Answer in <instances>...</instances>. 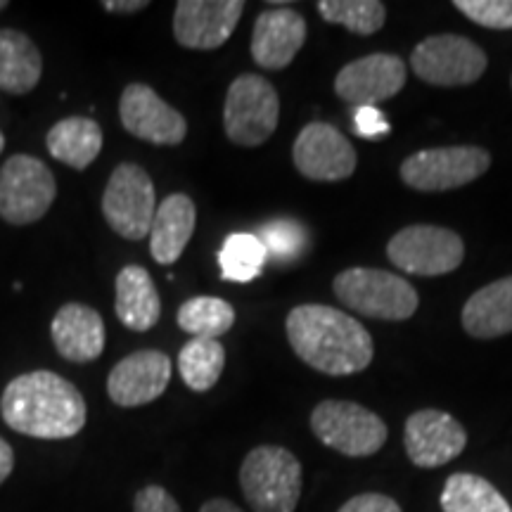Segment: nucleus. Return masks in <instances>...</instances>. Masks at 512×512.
I'll return each mask as SVG.
<instances>
[{
    "instance_id": "obj_1",
    "label": "nucleus",
    "mask_w": 512,
    "mask_h": 512,
    "mask_svg": "<svg viewBox=\"0 0 512 512\" xmlns=\"http://www.w3.org/2000/svg\"><path fill=\"white\" fill-rule=\"evenodd\" d=\"M285 330L294 354L323 375H354L373 363L375 344L370 332L349 313L332 306H294L287 313Z\"/></svg>"
},
{
    "instance_id": "obj_2",
    "label": "nucleus",
    "mask_w": 512,
    "mask_h": 512,
    "mask_svg": "<svg viewBox=\"0 0 512 512\" xmlns=\"http://www.w3.org/2000/svg\"><path fill=\"white\" fill-rule=\"evenodd\" d=\"M0 415L17 434L34 439H72L86 427V399L53 370H31L8 382Z\"/></svg>"
},
{
    "instance_id": "obj_3",
    "label": "nucleus",
    "mask_w": 512,
    "mask_h": 512,
    "mask_svg": "<svg viewBox=\"0 0 512 512\" xmlns=\"http://www.w3.org/2000/svg\"><path fill=\"white\" fill-rule=\"evenodd\" d=\"M302 484V463L283 446H256L240 465L242 496L254 512H294Z\"/></svg>"
},
{
    "instance_id": "obj_4",
    "label": "nucleus",
    "mask_w": 512,
    "mask_h": 512,
    "mask_svg": "<svg viewBox=\"0 0 512 512\" xmlns=\"http://www.w3.org/2000/svg\"><path fill=\"white\" fill-rule=\"evenodd\" d=\"M335 297L366 318L408 320L418 311L420 297L401 275L380 268H347L335 275Z\"/></svg>"
},
{
    "instance_id": "obj_5",
    "label": "nucleus",
    "mask_w": 512,
    "mask_h": 512,
    "mask_svg": "<svg viewBox=\"0 0 512 512\" xmlns=\"http://www.w3.org/2000/svg\"><path fill=\"white\" fill-rule=\"evenodd\" d=\"M280 121V98L273 83L259 74H240L228 86L223 131L230 143L259 147L273 136Z\"/></svg>"
},
{
    "instance_id": "obj_6",
    "label": "nucleus",
    "mask_w": 512,
    "mask_h": 512,
    "mask_svg": "<svg viewBox=\"0 0 512 512\" xmlns=\"http://www.w3.org/2000/svg\"><path fill=\"white\" fill-rule=\"evenodd\" d=\"M311 432L323 446L349 458L375 456L389 430L380 415L354 401H320L311 413Z\"/></svg>"
},
{
    "instance_id": "obj_7",
    "label": "nucleus",
    "mask_w": 512,
    "mask_h": 512,
    "mask_svg": "<svg viewBox=\"0 0 512 512\" xmlns=\"http://www.w3.org/2000/svg\"><path fill=\"white\" fill-rule=\"evenodd\" d=\"M157 211L155 183L140 164L124 162L102 192V216L119 238L138 242L150 235Z\"/></svg>"
},
{
    "instance_id": "obj_8",
    "label": "nucleus",
    "mask_w": 512,
    "mask_h": 512,
    "mask_svg": "<svg viewBox=\"0 0 512 512\" xmlns=\"http://www.w3.org/2000/svg\"><path fill=\"white\" fill-rule=\"evenodd\" d=\"M57 197L55 174L46 162L15 155L0 169V219L10 226L41 221Z\"/></svg>"
},
{
    "instance_id": "obj_9",
    "label": "nucleus",
    "mask_w": 512,
    "mask_h": 512,
    "mask_svg": "<svg viewBox=\"0 0 512 512\" xmlns=\"http://www.w3.org/2000/svg\"><path fill=\"white\" fill-rule=\"evenodd\" d=\"M491 166V155L477 145L430 147L406 157L401 178L408 188L420 192H446L477 181Z\"/></svg>"
},
{
    "instance_id": "obj_10",
    "label": "nucleus",
    "mask_w": 512,
    "mask_h": 512,
    "mask_svg": "<svg viewBox=\"0 0 512 512\" xmlns=\"http://www.w3.org/2000/svg\"><path fill=\"white\" fill-rule=\"evenodd\" d=\"M486 53L470 38L437 34L418 43L411 53V67L430 86H470L486 72Z\"/></svg>"
},
{
    "instance_id": "obj_11",
    "label": "nucleus",
    "mask_w": 512,
    "mask_h": 512,
    "mask_svg": "<svg viewBox=\"0 0 512 512\" xmlns=\"http://www.w3.org/2000/svg\"><path fill=\"white\" fill-rule=\"evenodd\" d=\"M389 261L411 275H446L463 264L465 245L458 233L441 226H408L399 230L387 245Z\"/></svg>"
},
{
    "instance_id": "obj_12",
    "label": "nucleus",
    "mask_w": 512,
    "mask_h": 512,
    "mask_svg": "<svg viewBox=\"0 0 512 512\" xmlns=\"http://www.w3.org/2000/svg\"><path fill=\"white\" fill-rule=\"evenodd\" d=\"M119 119L126 133L150 145H181L188 136V121L176 107L159 98L147 83H128L119 98Z\"/></svg>"
},
{
    "instance_id": "obj_13",
    "label": "nucleus",
    "mask_w": 512,
    "mask_h": 512,
    "mask_svg": "<svg viewBox=\"0 0 512 512\" xmlns=\"http://www.w3.org/2000/svg\"><path fill=\"white\" fill-rule=\"evenodd\" d=\"M292 159L299 174L318 183L347 181L358 162L349 138L323 121H313L299 131L292 147Z\"/></svg>"
},
{
    "instance_id": "obj_14",
    "label": "nucleus",
    "mask_w": 512,
    "mask_h": 512,
    "mask_svg": "<svg viewBox=\"0 0 512 512\" xmlns=\"http://www.w3.org/2000/svg\"><path fill=\"white\" fill-rule=\"evenodd\" d=\"M408 72L401 57L373 53L344 64L335 79V93L356 107H375L394 98L406 86Z\"/></svg>"
},
{
    "instance_id": "obj_15",
    "label": "nucleus",
    "mask_w": 512,
    "mask_h": 512,
    "mask_svg": "<svg viewBox=\"0 0 512 512\" xmlns=\"http://www.w3.org/2000/svg\"><path fill=\"white\" fill-rule=\"evenodd\" d=\"M242 12V0H181L174 10V38L188 50H216L233 36Z\"/></svg>"
},
{
    "instance_id": "obj_16",
    "label": "nucleus",
    "mask_w": 512,
    "mask_h": 512,
    "mask_svg": "<svg viewBox=\"0 0 512 512\" xmlns=\"http://www.w3.org/2000/svg\"><path fill=\"white\" fill-rule=\"evenodd\" d=\"M171 382V358L159 349L133 351L107 375V396L119 408H140L157 401Z\"/></svg>"
},
{
    "instance_id": "obj_17",
    "label": "nucleus",
    "mask_w": 512,
    "mask_h": 512,
    "mask_svg": "<svg viewBox=\"0 0 512 512\" xmlns=\"http://www.w3.org/2000/svg\"><path fill=\"white\" fill-rule=\"evenodd\" d=\"M403 444L413 465L432 470L451 463L463 453L467 432L453 415L437 408H425L406 420Z\"/></svg>"
},
{
    "instance_id": "obj_18",
    "label": "nucleus",
    "mask_w": 512,
    "mask_h": 512,
    "mask_svg": "<svg viewBox=\"0 0 512 512\" xmlns=\"http://www.w3.org/2000/svg\"><path fill=\"white\" fill-rule=\"evenodd\" d=\"M306 41V19L292 8L264 10L254 22L252 60L268 72L290 67Z\"/></svg>"
},
{
    "instance_id": "obj_19",
    "label": "nucleus",
    "mask_w": 512,
    "mask_h": 512,
    "mask_svg": "<svg viewBox=\"0 0 512 512\" xmlns=\"http://www.w3.org/2000/svg\"><path fill=\"white\" fill-rule=\"evenodd\" d=\"M55 351L69 363L98 361L105 351V320L81 302L64 304L50 323Z\"/></svg>"
},
{
    "instance_id": "obj_20",
    "label": "nucleus",
    "mask_w": 512,
    "mask_h": 512,
    "mask_svg": "<svg viewBox=\"0 0 512 512\" xmlns=\"http://www.w3.org/2000/svg\"><path fill=\"white\" fill-rule=\"evenodd\" d=\"M197 209L185 192H174L157 204L150 228V254L159 266H171L181 259L195 233Z\"/></svg>"
},
{
    "instance_id": "obj_21",
    "label": "nucleus",
    "mask_w": 512,
    "mask_h": 512,
    "mask_svg": "<svg viewBox=\"0 0 512 512\" xmlns=\"http://www.w3.org/2000/svg\"><path fill=\"white\" fill-rule=\"evenodd\" d=\"M117 299L114 309L124 328L133 332L152 330L162 318V299L155 287V280L147 273V268L128 264L117 275Z\"/></svg>"
},
{
    "instance_id": "obj_22",
    "label": "nucleus",
    "mask_w": 512,
    "mask_h": 512,
    "mask_svg": "<svg viewBox=\"0 0 512 512\" xmlns=\"http://www.w3.org/2000/svg\"><path fill=\"white\" fill-rule=\"evenodd\" d=\"M460 320L467 335L475 339H496L512 332V275L472 294Z\"/></svg>"
},
{
    "instance_id": "obj_23",
    "label": "nucleus",
    "mask_w": 512,
    "mask_h": 512,
    "mask_svg": "<svg viewBox=\"0 0 512 512\" xmlns=\"http://www.w3.org/2000/svg\"><path fill=\"white\" fill-rule=\"evenodd\" d=\"M43 74V57L36 43L17 29H0V91L27 95Z\"/></svg>"
},
{
    "instance_id": "obj_24",
    "label": "nucleus",
    "mask_w": 512,
    "mask_h": 512,
    "mask_svg": "<svg viewBox=\"0 0 512 512\" xmlns=\"http://www.w3.org/2000/svg\"><path fill=\"white\" fill-rule=\"evenodd\" d=\"M102 128L98 121L88 117H67L50 126L46 136V147L50 157L72 166L76 171L88 169L102 152Z\"/></svg>"
},
{
    "instance_id": "obj_25",
    "label": "nucleus",
    "mask_w": 512,
    "mask_h": 512,
    "mask_svg": "<svg viewBox=\"0 0 512 512\" xmlns=\"http://www.w3.org/2000/svg\"><path fill=\"white\" fill-rule=\"evenodd\" d=\"M444 512H512L501 491L484 477L472 472H456L446 479L441 491Z\"/></svg>"
},
{
    "instance_id": "obj_26",
    "label": "nucleus",
    "mask_w": 512,
    "mask_h": 512,
    "mask_svg": "<svg viewBox=\"0 0 512 512\" xmlns=\"http://www.w3.org/2000/svg\"><path fill=\"white\" fill-rule=\"evenodd\" d=\"M226 368V349L219 339L190 337L178 354V373L192 392H209Z\"/></svg>"
},
{
    "instance_id": "obj_27",
    "label": "nucleus",
    "mask_w": 512,
    "mask_h": 512,
    "mask_svg": "<svg viewBox=\"0 0 512 512\" xmlns=\"http://www.w3.org/2000/svg\"><path fill=\"white\" fill-rule=\"evenodd\" d=\"M176 323L192 337L219 339L235 325V309L226 299L202 294V297H192L181 304Z\"/></svg>"
},
{
    "instance_id": "obj_28",
    "label": "nucleus",
    "mask_w": 512,
    "mask_h": 512,
    "mask_svg": "<svg viewBox=\"0 0 512 512\" xmlns=\"http://www.w3.org/2000/svg\"><path fill=\"white\" fill-rule=\"evenodd\" d=\"M266 261L268 252L264 242L252 233H233L219 252L223 280H230V283H252L256 275L264 271Z\"/></svg>"
},
{
    "instance_id": "obj_29",
    "label": "nucleus",
    "mask_w": 512,
    "mask_h": 512,
    "mask_svg": "<svg viewBox=\"0 0 512 512\" xmlns=\"http://www.w3.org/2000/svg\"><path fill=\"white\" fill-rule=\"evenodd\" d=\"M318 15L325 22L349 29L351 34L373 36L384 27L387 5L380 0H320Z\"/></svg>"
},
{
    "instance_id": "obj_30",
    "label": "nucleus",
    "mask_w": 512,
    "mask_h": 512,
    "mask_svg": "<svg viewBox=\"0 0 512 512\" xmlns=\"http://www.w3.org/2000/svg\"><path fill=\"white\" fill-rule=\"evenodd\" d=\"M306 228L294 219L268 221L259 230V240L264 242L268 256L278 261H294L306 249Z\"/></svg>"
},
{
    "instance_id": "obj_31",
    "label": "nucleus",
    "mask_w": 512,
    "mask_h": 512,
    "mask_svg": "<svg viewBox=\"0 0 512 512\" xmlns=\"http://www.w3.org/2000/svg\"><path fill=\"white\" fill-rule=\"evenodd\" d=\"M456 10L484 29H512V0H456Z\"/></svg>"
},
{
    "instance_id": "obj_32",
    "label": "nucleus",
    "mask_w": 512,
    "mask_h": 512,
    "mask_svg": "<svg viewBox=\"0 0 512 512\" xmlns=\"http://www.w3.org/2000/svg\"><path fill=\"white\" fill-rule=\"evenodd\" d=\"M133 512H183L181 505L164 486L147 484L133 498Z\"/></svg>"
},
{
    "instance_id": "obj_33",
    "label": "nucleus",
    "mask_w": 512,
    "mask_h": 512,
    "mask_svg": "<svg viewBox=\"0 0 512 512\" xmlns=\"http://www.w3.org/2000/svg\"><path fill=\"white\" fill-rule=\"evenodd\" d=\"M337 512H403L394 498L384 494H361L349 498Z\"/></svg>"
},
{
    "instance_id": "obj_34",
    "label": "nucleus",
    "mask_w": 512,
    "mask_h": 512,
    "mask_svg": "<svg viewBox=\"0 0 512 512\" xmlns=\"http://www.w3.org/2000/svg\"><path fill=\"white\" fill-rule=\"evenodd\" d=\"M354 131L363 138H380L389 133V124L377 107H358Z\"/></svg>"
},
{
    "instance_id": "obj_35",
    "label": "nucleus",
    "mask_w": 512,
    "mask_h": 512,
    "mask_svg": "<svg viewBox=\"0 0 512 512\" xmlns=\"http://www.w3.org/2000/svg\"><path fill=\"white\" fill-rule=\"evenodd\" d=\"M147 5H150L147 0H105L102 8L112 12V15H136V12L145 10Z\"/></svg>"
},
{
    "instance_id": "obj_36",
    "label": "nucleus",
    "mask_w": 512,
    "mask_h": 512,
    "mask_svg": "<svg viewBox=\"0 0 512 512\" xmlns=\"http://www.w3.org/2000/svg\"><path fill=\"white\" fill-rule=\"evenodd\" d=\"M12 470H15V451L8 441L0 437V484L12 475Z\"/></svg>"
},
{
    "instance_id": "obj_37",
    "label": "nucleus",
    "mask_w": 512,
    "mask_h": 512,
    "mask_svg": "<svg viewBox=\"0 0 512 512\" xmlns=\"http://www.w3.org/2000/svg\"><path fill=\"white\" fill-rule=\"evenodd\" d=\"M200 512H245L240 508V505H235L233 501H228V498H211L200 508Z\"/></svg>"
},
{
    "instance_id": "obj_38",
    "label": "nucleus",
    "mask_w": 512,
    "mask_h": 512,
    "mask_svg": "<svg viewBox=\"0 0 512 512\" xmlns=\"http://www.w3.org/2000/svg\"><path fill=\"white\" fill-rule=\"evenodd\" d=\"M5 150V136H3V131H0V152Z\"/></svg>"
},
{
    "instance_id": "obj_39",
    "label": "nucleus",
    "mask_w": 512,
    "mask_h": 512,
    "mask_svg": "<svg viewBox=\"0 0 512 512\" xmlns=\"http://www.w3.org/2000/svg\"><path fill=\"white\" fill-rule=\"evenodd\" d=\"M8 8V0H0V12Z\"/></svg>"
}]
</instances>
